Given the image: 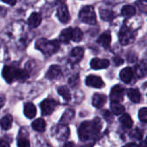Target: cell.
<instances>
[{
    "label": "cell",
    "instance_id": "17",
    "mask_svg": "<svg viewBox=\"0 0 147 147\" xmlns=\"http://www.w3.org/2000/svg\"><path fill=\"white\" fill-rule=\"evenodd\" d=\"M24 115L29 119H33L36 114V108L33 103H27L24 106Z\"/></svg>",
    "mask_w": 147,
    "mask_h": 147
},
{
    "label": "cell",
    "instance_id": "44",
    "mask_svg": "<svg viewBox=\"0 0 147 147\" xmlns=\"http://www.w3.org/2000/svg\"><path fill=\"white\" fill-rule=\"evenodd\" d=\"M83 147H92V144H88V145H85Z\"/></svg>",
    "mask_w": 147,
    "mask_h": 147
},
{
    "label": "cell",
    "instance_id": "33",
    "mask_svg": "<svg viewBox=\"0 0 147 147\" xmlns=\"http://www.w3.org/2000/svg\"><path fill=\"white\" fill-rule=\"evenodd\" d=\"M131 138L139 140V139H141L142 137H143V132H142L140 130H138V129H135V130L132 131V132L131 133Z\"/></svg>",
    "mask_w": 147,
    "mask_h": 147
},
{
    "label": "cell",
    "instance_id": "15",
    "mask_svg": "<svg viewBox=\"0 0 147 147\" xmlns=\"http://www.w3.org/2000/svg\"><path fill=\"white\" fill-rule=\"evenodd\" d=\"M119 76H120V79L122 80V82H124L125 83H129V82H131V81L133 77V71L131 67H125L121 70V72L119 74Z\"/></svg>",
    "mask_w": 147,
    "mask_h": 147
},
{
    "label": "cell",
    "instance_id": "43",
    "mask_svg": "<svg viewBox=\"0 0 147 147\" xmlns=\"http://www.w3.org/2000/svg\"><path fill=\"white\" fill-rule=\"evenodd\" d=\"M46 1H47L48 3H50V4H53V3H55V2H57V1H59V0H46Z\"/></svg>",
    "mask_w": 147,
    "mask_h": 147
},
{
    "label": "cell",
    "instance_id": "22",
    "mask_svg": "<svg viewBox=\"0 0 147 147\" xmlns=\"http://www.w3.org/2000/svg\"><path fill=\"white\" fill-rule=\"evenodd\" d=\"M68 134H69V131L66 125H60L58 127L57 131H56V137L60 140H63L67 138L68 137Z\"/></svg>",
    "mask_w": 147,
    "mask_h": 147
},
{
    "label": "cell",
    "instance_id": "38",
    "mask_svg": "<svg viewBox=\"0 0 147 147\" xmlns=\"http://www.w3.org/2000/svg\"><path fill=\"white\" fill-rule=\"evenodd\" d=\"M104 116L106 117V119H107V120H109V119H113V116H112V114H111L109 112H107V111H106V113H104Z\"/></svg>",
    "mask_w": 147,
    "mask_h": 147
},
{
    "label": "cell",
    "instance_id": "10",
    "mask_svg": "<svg viewBox=\"0 0 147 147\" xmlns=\"http://www.w3.org/2000/svg\"><path fill=\"white\" fill-rule=\"evenodd\" d=\"M83 55H84V50L82 48H81V47L75 48L71 51L69 61L73 64H76L82 59Z\"/></svg>",
    "mask_w": 147,
    "mask_h": 147
},
{
    "label": "cell",
    "instance_id": "18",
    "mask_svg": "<svg viewBox=\"0 0 147 147\" xmlns=\"http://www.w3.org/2000/svg\"><path fill=\"white\" fill-rule=\"evenodd\" d=\"M72 28H67L63 30L60 34V41L64 43H67L72 39Z\"/></svg>",
    "mask_w": 147,
    "mask_h": 147
},
{
    "label": "cell",
    "instance_id": "35",
    "mask_svg": "<svg viewBox=\"0 0 147 147\" xmlns=\"http://www.w3.org/2000/svg\"><path fill=\"white\" fill-rule=\"evenodd\" d=\"M2 1L4 3H5V4H8V5H11V6L15 5L16 3H17V0H2Z\"/></svg>",
    "mask_w": 147,
    "mask_h": 147
},
{
    "label": "cell",
    "instance_id": "24",
    "mask_svg": "<svg viewBox=\"0 0 147 147\" xmlns=\"http://www.w3.org/2000/svg\"><path fill=\"white\" fill-rule=\"evenodd\" d=\"M119 122L122 124V125L125 128H131L132 126V124H133L131 118L127 113H124V114H122V116H120Z\"/></svg>",
    "mask_w": 147,
    "mask_h": 147
},
{
    "label": "cell",
    "instance_id": "12",
    "mask_svg": "<svg viewBox=\"0 0 147 147\" xmlns=\"http://www.w3.org/2000/svg\"><path fill=\"white\" fill-rule=\"evenodd\" d=\"M109 61L107 59H99V58H94L91 62L90 66L94 69H103L107 68L109 66Z\"/></svg>",
    "mask_w": 147,
    "mask_h": 147
},
{
    "label": "cell",
    "instance_id": "16",
    "mask_svg": "<svg viewBox=\"0 0 147 147\" xmlns=\"http://www.w3.org/2000/svg\"><path fill=\"white\" fill-rule=\"evenodd\" d=\"M111 41H112V38H111V35L108 31L103 33L97 40V42L99 44H100L102 47H104L105 49H107L109 48L110 44H111Z\"/></svg>",
    "mask_w": 147,
    "mask_h": 147
},
{
    "label": "cell",
    "instance_id": "6",
    "mask_svg": "<svg viewBox=\"0 0 147 147\" xmlns=\"http://www.w3.org/2000/svg\"><path fill=\"white\" fill-rule=\"evenodd\" d=\"M56 101L52 100V99H46L41 103V109H42V113L44 116L51 114L55 107H56Z\"/></svg>",
    "mask_w": 147,
    "mask_h": 147
},
{
    "label": "cell",
    "instance_id": "42",
    "mask_svg": "<svg viewBox=\"0 0 147 147\" xmlns=\"http://www.w3.org/2000/svg\"><path fill=\"white\" fill-rule=\"evenodd\" d=\"M141 147H147V137L145 138V140L144 142H142L141 144Z\"/></svg>",
    "mask_w": 147,
    "mask_h": 147
},
{
    "label": "cell",
    "instance_id": "25",
    "mask_svg": "<svg viewBox=\"0 0 147 147\" xmlns=\"http://www.w3.org/2000/svg\"><path fill=\"white\" fill-rule=\"evenodd\" d=\"M136 75L139 78H144L147 76V65L145 63H140L136 67Z\"/></svg>",
    "mask_w": 147,
    "mask_h": 147
},
{
    "label": "cell",
    "instance_id": "37",
    "mask_svg": "<svg viewBox=\"0 0 147 147\" xmlns=\"http://www.w3.org/2000/svg\"><path fill=\"white\" fill-rule=\"evenodd\" d=\"M0 147H10V144L5 140H0Z\"/></svg>",
    "mask_w": 147,
    "mask_h": 147
},
{
    "label": "cell",
    "instance_id": "23",
    "mask_svg": "<svg viewBox=\"0 0 147 147\" xmlns=\"http://www.w3.org/2000/svg\"><path fill=\"white\" fill-rule=\"evenodd\" d=\"M100 16L101 19L104 21H112L114 18L113 12L108 9H100Z\"/></svg>",
    "mask_w": 147,
    "mask_h": 147
},
{
    "label": "cell",
    "instance_id": "41",
    "mask_svg": "<svg viewBox=\"0 0 147 147\" xmlns=\"http://www.w3.org/2000/svg\"><path fill=\"white\" fill-rule=\"evenodd\" d=\"M64 147H75V144L72 142H68L64 145Z\"/></svg>",
    "mask_w": 147,
    "mask_h": 147
},
{
    "label": "cell",
    "instance_id": "32",
    "mask_svg": "<svg viewBox=\"0 0 147 147\" xmlns=\"http://www.w3.org/2000/svg\"><path fill=\"white\" fill-rule=\"evenodd\" d=\"M18 147H30V141L26 138H19L18 140Z\"/></svg>",
    "mask_w": 147,
    "mask_h": 147
},
{
    "label": "cell",
    "instance_id": "4",
    "mask_svg": "<svg viewBox=\"0 0 147 147\" xmlns=\"http://www.w3.org/2000/svg\"><path fill=\"white\" fill-rule=\"evenodd\" d=\"M119 42L122 45H127L131 42H133L134 40V34L133 32L131 30V29H129L127 26L124 25L119 33Z\"/></svg>",
    "mask_w": 147,
    "mask_h": 147
},
{
    "label": "cell",
    "instance_id": "3",
    "mask_svg": "<svg viewBox=\"0 0 147 147\" xmlns=\"http://www.w3.org/2000/svg\"><path fill=\"white\" fill-rule=\"evenodd\" d=\"M79 18L82 22L90 24V25L96 24V23H97L94 9L91 5L84 6L81 10V11L79 13Z\"/></svg>",
    "mask_w": 147,
    "mask_h": 147
},
{
    "label": "cell",
    "instance_id": "28",
    "mask_svg": "<svg viewBox=\"0 0 147 147\" xmlns=\"http://www.w3.org/2000/svg\"><path fill=\"white\" fill-rule=\"evenodd\" d=\"M58 94H59L61 97H63V99H64L65 100H70V99H71L70 91H69V89H68L67 87H65V86L60 87V88H58Z\"/></svg>",
    "mask_w": 147,
    "mask_h": 147
},
{
    "label": "cell",
    "instance_id": "1",
    "mask_svg": "<svg viewBox=\"0 0 147 147\" xmlns=\"http://www.w3.org/2000/svg\"><path fill=\"white\" fill-rule=\"evenodd\" d=\"M102 127L101 120L99 118H95L93 121L83 122L79 128V138L82 141H87L94 138L100 132Z\"/></svg>",
    "mask_w": 147,
    "mask_h": 147
},
{
    "label": "cell",
    "instance_id": "13",
    "mask_svg": "<svg viewBox=\"0 0 147 147\" xmlns=\"http://www.w3.org/2000/svg\"><path fill=\"white\" fill-rule=\"evenodd\" d=\"M107 102V96L101 94H95L93 97L92 103L96 108H101Z\"/></svg>",
    "mask_w": 147,
    "mask_h": 147
},
{
    "label": "cell",
    "instance_id": "2",
    "mask_svg": "<svg viewBox=\"0 0 147 147\" xmlns=\"http://www.w3.org/2000/svg\"><path fill=\"white\" fill-rule=\"evenodd\" d=\"M36 48L45 55H52L58 51L60 43L56 40L48 41L45 38H41L36 42Z\"/></svg>",
    "mask_w": 147,
    "mask_h": 147
},
{
    "label": "cell",
    "instance_id": "19",
    "mask_svg": "<svg viewBox=\"0 0 147 147\" xmlns=\"http://www.w3.org/2000/svg\"><path fill=\"white\" fill-rule=\"evenodd\" d=\"M13 119L11 115H5L0 119V126L4 130H9L11 127Z\"/></svg>",
    "mask_w": 147,
    "mask_h": 147
},
{
    "label": "cell",
    "instance_id": "7",
    "mask_svg": "<svg viewBox=\"0 0 147 147\" xmlns=\"http://www.w3.org/2000/svg\"><path fill=\"white\" fill-rule=\"evenodd\" d=\"M17 70L18 68H15L11 66H5L3 69V77L5 80L9 82L12 83L14 81H16L17 76Z\"/></svg>",
    "mask_w": 147,
    "mask_h": 147
},
{
    "label": "cell",
    "instance_id": "21",
    "mask_svg": "<svg viewBox=\"0 0 147 147\" xmlns=\"http://www.w3.org/2000/svg\"><path fill=\"white\" fill-rule=\"evenodd\" d=\"M32 128L37 131L42 132L45 131L46 128V123L43 119H37L32 123Z\"/></svg>",
    "mask_w": 147,
    "mask_h": 147
},
{
    "label": "cell",
    "instance_id": "30",
    "mask_svg": "<svg viewBox=\"0 0 147 147\" xmlns=\"http://www.w3.org/2000/svg\"><path fill=\"white\" fill-rule=\"evenodd\" d=\"M29 78V74L26 70L24 69H18L17 70V76H16V81L19 82H24Z\"/></svg>",
    "mask_w": 147,
    "mask_h": 147
},
{
    "label": "cell",
    "instance_id": "20",
    "mask_svg": "<svg viewBox=\"0 0 147 147\" xmlns=\"http://www.w3.org/2000/svg\"><path fill=\"white\" fill-rule=\"evenodd\" d=\"M127 95H128L129 99L134 103H138L141 100V94L138 89L131 88V89L127 90Z\"/></svg>",
    "mask_w": 147,
    "mask_h": 147
},
{
    "label": "cell",
    "instance_id": "36",
    "mask_svg": "<svg viewBox=\"0 0 147 147\" xmlns=\"http://www.w3.org/2000/svg\"><path fill=\"white\" fill-rule=\"evenodd\" d=\"M5 103V97L4 95H0V108L4 107Z\"/></svg>",
    "mask_w": 147,
    "mask_h": 147
},
{
    "label": "cell",
    "instance_id": "26",
    "mask_svg": "<svg viewBox=\"0 0 147 147\" xmlns=\"http://www.w3.org/2000/svg\"><path fill=\"white\" fill-rule=\"evenodd\" d=\"M135 13H136V10L131 5H125L121 10L122 16H124L125 18H131L133 15H135Z\"/></svg>",
    "mask_w": 147,
    "mask_h": 147
},
{
    "label": "cell",
    "instance_id": "40",
    "mask_svg": "<svg viewBox=\"0 0 147 147\" xmlns=\"http://www.w3.org/2000/svg\"><path fill=\"white\" fill-rule=\"evenodd\" d=\"M6 14V9L4 7H0V16H5Z\"/></svg>",
    "mask_w": 147,
    "mask_h": 147
},
{
    "label": "cell",
    "instance_id": "39",
    "mask_svg": "<svg viewBox=\"0 0 147 147\" xmlns=\"http://www.w3.org/2000/svg\"><path fill=\"white\" fill-rule=\"evenodd\" d=\"M124 147H139V146L137 144H135V143H129V144H125Z\"/></svg>",
    "mask_w": 147,
    "mask_h": 147
},
{
    "label": "cell",
    "instance_id": "31",
    "mask_svg": "<svg viewBox=\"0 0 147 147\" xmlns=\"http://www.w3.org/2000/svg\"><path fill=\"white\" fill-rule=\"evenodd\" d=\"M138 118L141 122L147 123V107H143L139 110Z\"/></svg>",
    "mask_w": 147,
    "mask_h": 147
},
{
    "label": "cell",
    "instance_id": "5",
    "mask_svg": "<svg viewBox=\"0 0 147 147\" xmlns=\"http://www.w3.org/2000/svg\"><path fill=\"white\" fill-rule=\"evenodd\" d=\"M125 94V89L119 85L114 86L110 93V100L112 103H119L123 100Z\"/></svg>",
    "mask_w": 147,
    "mask_h": 147
},
{
    "label": "cell",
    "instance_id": "11",
    "mask_svg": "<svg viewBox=\"0 0 147 147\" xmlns=\"http://www.w3.org/2000/svg\"><path fill=\"white\" fill-rule=\"evenodd\" d=\"M57 18L62 24H67L70 20V15L66 5H61L57 9Z\"/></svg>",
    "mask_w": 147,
    "mask_h": 147
},
{
    "label": "cell",
    "instance_id": "14",
    "mask_svg": "<svg viewBox=\"0 0 147 147\" xmlns=\"http://www.w3.org/2000/svg\"><path fill=\"white\" fill-rule=\"evenodd\" d=\"M42 23V17L39 13H32L28 19V24L30 28H36Z\"/></svg>",
    "mask_w": 147,
    "mask_h": 147
},
{
    "label": "cell",
    "instance_id": "45",
    "mask_svg": "<svg viewBox=\"0 0 147 147\" xmlns=\"http://www.w3.org/2000/svg\"><path fill=\"white\" fill-rule=\"evenodd\" d=\"M143 1H144V2H146V3H147V0H143Z\"/></svg>",
    "mask_w": 147,
    "mask_h": 147
},
{
    "label": "cell",
    "instance_id": "34",
    "mask_svg": "<svg viewBox=\"0 0 147 147\" xmlns=\"http://www.w3.org/2000/svg\"><path fill=\"white\" fill-rule=\"evenodd\" d=\"M113 61H114V63H115L116 66H119V65L123 64V61H123L122 58H120V57H119V56H116V57L113 58Z\"/></svg>",
    "mask_w": 147,
    "mask_h": 147
},
{
    "label": "cell",
    "instance_id": "29",
    "mask_svg": "<svg viewBox=\"0 0 147 147\" xmlns=\"http://www.w3.org/2000/svg\"><path fill=\"white\" fill-rule=\"evenodd\" d=\"M111 110L113 114L119 115L125 112V107L119 103H111Z\"/></svg>",
    "mask_w": 147,
    "mask_h": 147
},
{
    "label": "cell",
    "instance_id": "9",
    "mask_svg": "<svg viewBox=\"0 0 147 147\" xmlns=\"http://www.w3.org/2000/svg\"><path fill=\"white\" fill-rule=\"evenodd\" d=\"M86 84L95 88H101L105 86L102 79L97 76H88L86 79Z\"/></svg>",
    "mask_w": 147,
    "mask_h": 147
},
{
    "label": "cell",
    "instance_id": "8",
    "mask_svg": "<svg viewBox=\"0 0 147 147\" xmlns=\"http://www.w3.org/2000/svg\"><path fill=\"white\" fill-rule=\"evenodd\" d=\"M61 75H62V73H61V67L57 65H52L48 69L45 76L47 79H49V80H56V79H59L61 76Z\"/></svg>",
    "mask_w": 147,
    "mask_h": 147
},
{
    "label": "cell",
    "instance_id": "27",
    "mask_svg": "<svg viewBox=\"0 0 147 147\" xmlns=\"http://www.w3.org/2000/svg\"><path fill=\"white\" fill-rule=\"evenodd\" d=\"M82 37H83V33L79 28H75L72 30V39L71 40H73L76 42H79L82 41Z\"/></svg>",
    "mask_w": 147,
    "mask_h": 147
}]
</instances>
